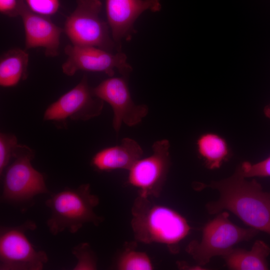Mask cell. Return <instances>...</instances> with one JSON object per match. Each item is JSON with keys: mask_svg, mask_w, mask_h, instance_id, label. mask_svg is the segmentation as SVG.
<instances>
[{"mask_svg": "<svg viewBox=\"0 0 270 270\" xmlns=\"http://www.w3.org/2000/svg\"><path fill=\"white\" fill-rule=\"evenodd\" d=\"M161 8L160 0H106L107 22L118 50L122 40L134 32V22L142 12H158Z\"/></svg>", "mask_w": 270, "mask_h": 270, "instance_id": "cell-12", "label": "cell"}, {"mask_svg": "<svg viewBox=\"0 0 270 270\" xmlns=\"http://www.w3.org/2000/svg\"><path fill=\"white\" fill-rule=\"evenodd\" d=\"M27 7L32 12L50 17L58 11L59 0H24Z\"/></svg>", "mask_w": 270, "mask_h": 270, "instance_id": "cell-22", "label": "cell"}, {"mask_svg": "<svg viewBox=\"0 0 270 270\" xmlns=\"http://www.w3.org/2000/svg\"><path fill=\"white\" fill-rule=\"evenodd\" d=\"M74 10L67 17L64 32L73 45L92 46L112 52L116 46L109 26L100 16V0H76Z\"/></svg>", "mask_w": 270, "mask_h": 270, "instance_id": "cell-6", "label": "cell"}, {"mask_svg": "<svg viewBox=\"0 0 270 270\" xmlns=\"http://www.w3.org/2000/svg\"><path fill=\"white\" fill-rule=\"evenodd\" d=\"M19 16L25 32V50L43 48L46 56L54 58L59 54L60 39L64 29L54 23L50 17L30 10L20 0Z\"/></svg>", "mask_w": 270, "mask_h": 270, "instance_id": "cell-13", "label": "cell"}, {"mask_svg": "<svg viewBox=\"0 0 270 270\" xmlns=\"http://www.w3.org/2000/svg\"><path fill=\"white\" fill-rule=\"evenodd\" d=\"M99 202L98 197L91 193L89 184L74 188H66L52 194L46 202L51 212L46 222L50 232L56 236L67 230L74 234L86 223L98 226L103 218L94 209Z\"/></svg>", "mask_w": 270, "mask_h": 270, "instance_id": "cell-3", "label": "cell"}, {"mask_svg": "<svg viewBox=\"0 0 270 270\" xmlns=\"http://www.w3.org/2000/svg\"><path fill=\"white\" fill-rule=\"evenodd\" d=\"M29 54L26 50L11 49L0 58V85L10 87L25 80L28 76Z\"/></svg>", "mask_w": 270, "mask_h": 270, "instance_id": "cell-16", "label": "cell"}, {"mask_svg": "<svg viewBox=\"0 0 270 270\" xmlns=\"http://www.w3.org/2000/svg\"><path fill=\"white\" fill-rule=\"evenodd\" d=\"M104 104V101L94 94L87 76L84 75L78 84L46 109L44 120L58 122L68 118L87 120L98 116Z\"/></svg>", "mask_w": 270, "mask_h": 270, "instance_id": "cell-10", "label": "cell"}, {"mask_svg": "<svg viewBox=\"0 0 270 270\" xmlns=\"http://www.w3.org/2000/svg\"><path fill=\"white\" fill-rule=\"evenodd\" d=\"M264 112L267 118H270V104H268L264 108Z\"/></svg>", "mask_w": 270, "mask_h": 270, "instance_id": "cell-25", "label": "cell"}, {"mask_svg": "<svg viewBox=\"0 0 270 270\" xmlns=\"http://www.w3.org/2000/svg\"><path fill=\"white\" fill-rule=\"evenodd\" d=\"M20 0H0L1 14L10 18L19 16Z\"/></svg>", "mask_w": 270, "mask_h": 270, "instance_id": "cell-23", "label": "cell"}, {"mask_svg": "<svg viewBox=\"0 0 270 270\" xmlns=\"http://www.w3.org/2000/svg\"><path fill=\"white\" fill-rule=\"evenodd\" d=\"M170 144L166 139L155 142L150 156L138 160L128 170V182L138 189V195L158 197L170 164Z\"/></svg>", "mask_w": 270, "mask_h": 270, "instance_id": "cell-9", "label": "cell"}, {"mask_svg": "<svg viewBox=\"0 0 270 270\" xmlns=\"http://www.w3.org/2000/svg\"><path fill=\"white\" fill-rule=\"evenodd\" d=\"M198 185L199 190L209 188L220 194L217 200L206 204L209 214H218L226 210L250 228L270 235V192L264 191L254 179L246 180L239 166L228 178Z\"/></svg>", "mask_w": 270, "mask_h": 270, "instance_id": "cell-1", "label": "cell"}, {"mask_svg": "<svg viewBox=\"0 0 270 270\" xmlns=\"http://www.w3.org/2000/svg\"><path fill=\"white\" fill-rule=\"evenodd\" d=\"M239 168L242 174L246 178L254 176L270 177V156L256 164L244 162Z\"/></svg>", "mask_w": 270, "mask_h": 270, "instance_id": "cell-21", "label": "cell"}, {"mask_svg": "<svg viewBox=\"0 0 270 270\" xmlns=\"http://www.w3.org/2000/svg\"><path fill=\"white\" fill-rule=\"evenodd\" d=\"M131 226L134 238L144 244L158 243L176 252L178 244L189 234L186 219L168 206L152 203L139 196L132 209Z\"/></svg>", "mask_w": 270, "mask_h": 270, "instance_id": "cell-2", "label": "cell"}, {"mask_svg": "<svg viewBox=\"0 0 270 270\" xmlns=\"http://www.w3.org/2000/svg\"><path fill=\"white\" fill-rule=\"evenodd\" d=\"M18 144L14 134L0 133V174L4 172L13 158L14 151Z\"/></svg>", "mask_w": 270, "mask_h": 270, "instance_id": "cell-20", "label": "cell"}, {"mask_svg": "<svg viewBox=\"0 0 270 270\" xmlns=\"http://www.w3.org/2000/svg\"><path fill=\"white\" fill-rule=\"evenodd\" d=\"M76 258L77 263L74 270H95L97 269L98 258L95 252L87 242L80 243L72 250Z\"/></svg>", "mask_w": 270, "mask_h": 270, "instance_id": "cell-19", "label": "cell"}, {"mask_svg": "<svg viewBox=\"0 0 270 270\" xmlns=\"http://www.w3.org/2000/svg\"><path fill=\"white\" fill-rule=\"evenodd\" d=\"M116 268L118 270H152L154 266L146 252L127 248L118 257Z\"/></svg>", "mask_w": 270, "mask_h": 270, "instance_id": "cell-18", "label": "cell"}, {"mask_svg": "<svg viewBox=\"0 0 270 270\" xmlns=\"http://www.w3.org/2000/svg\"><path fill=\"white\" fill-rule=\"evenodd\" d=\"M229 213L222 212L204 227L200 241H192L186 251L198 265L204 266L215 256H224L238 242L248 241L259 231L240 227L229 220Z\"/></svg>", "mask_w": 270, "mask_h": 270, "instance_id": "cell-4", "label": "cell"}, {"mask_svg": "<svg viewBox=\"0 0 270 270\" xmlns=\"http://www.w3.org/2000/svg\"><path fill=\"white\" fill-rule=\"evenodd\" d=\"M196 146L198 154L210 170L219 168L230 154L226 140L216 134H202L197 140Z\"/></svg>", "mask_w": 270, "mask_h": 270, "instance_id": "cell-17", "label": "cell"}, {"mask_svg": "<svg viewBox=\"0 0 270 270\" xmlns=\"http://www.w3.org/2000/svg\"><path fill=\"white\" fill-rule=\"evenodd\" d=\"M143 150L135 140L125 138L118 145L104 148L92 157V166L100 171L128 170L142 158Z\"/></svg>", "mask_w": 270, "mask_h": 270, "instance_id": "cell-14", "label": "cell"}, {"mask_svg": "<svg viewBox=\"0 0 270 270\" xmlns=\"http://www.w3.org/2000/svg\"><path fill=\"white\" fill-rule=\"evenodd\" d=\"M64 51L67 58L62 64V69L68 76L84 70L102 72L111 77L115 70H118L126 78L132 70L127 62L126 54L120 51L114 54L98 47L72 44L66 45Z\"/></svg>", "mask_w": 270, "mask_h": 270, "instance_id": "cell-8", "label": "cell"}, {"mask_svg": "<svg viewBox=\"0 0 270 270\" xmlns=\"http://www.w3.org/2000/svg\"><path fill=\"white\" fill-rule=\"evenodd\" d=\"M36 228L30 220L18 226H1L0 270H42L48 262L46 253L36 250L26 234Z\"/></svg>", "mask_w": 270, "mask_h": 270, "instance_id": "cell-7", "label": "cell"}, {"mask_svg": "<svg viewBox=\"0 0 270 270\" xmlns=\"http://www.w3.org/2000/svg\"><path fill=\"white\" fill-rule=\"evenodd\" d=\"M34 152L27 146L18 144L14 160L4 176L2 199L17 204L30 203L36 195L48 192L42 174L32 165Z\"/></svg>", "mask_w": 270, "mask_h": 270, "instance_id": "cell-5", "label": "cell"}, {"mask_svg": "<svg viewBox=\"0 0 270 270\" xmlns=\"http://www.w3.org/2000/svg\"><path fill=\"white\" fill-rule=\"evenodd\" d=\"M178 267L179 268H182V269H188V268H190V269H192V268H194L195 270H204L203 268L201 266H188L186 264H184V262H178Z\"/></svg>", "mask_w": 270, "mask_h": 270, "instance_id": "cell-24", "label": "cell"}, {"mask_svg": "<svg viewBox=\"0 0 270 270\" xmlns=\"http://www.w3.org/2000/svg\"><path fill=\"white\" fill-rule=\"evenodd\" d=\"M270 246L262 240H256L250 250L233 248L223 258L227 267L232 270H266Z\"/></svg>", "mask_w": 270, "mask_h": 270, "instance_id": "cell-15", "label": "cell"}, {"mask_svg": "<svg viewBox=\"0 0 270 270\" xmlns=\"http://www.w3.org/2000/svg\"><path fill=\"white\" fill-rule=\"evenodd\" d=\"M126 78L111 76L92 88L94 94L108 102L114 112L112 126L118 132L122 124L128 126L138 124L148 112V106L133 101Z\"/></svg>", "mask_w": 270, "mask_h": 270, "instance_id": "cell-11", "label": "cell"}]
</instances>
